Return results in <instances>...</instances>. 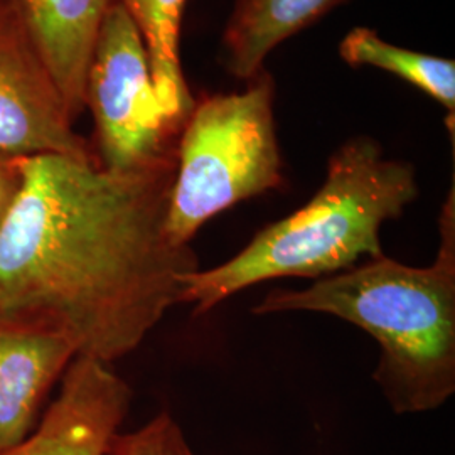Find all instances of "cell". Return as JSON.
I'll list each match as a JSON object with an SVG mask.
<instances>
[{"instance_id":"9a60e30c","label":"cell","mask_w":455,"mask_h":455,"mask_svg":"<svg viewBox=\"0 0 455 455\" xmlns=\"http://www.w3.org/2000/svg\"><path fill=\"white\" fill-rule=\"evenodd\" d=\"M11 2H12V0H0V11H2V9H5Z\"/></svg>"},{"instance_id":"9c48e42d","label":"cell","mask_w":455,"mask_h":455,"mask_svg":"<svg viewBox=\"0 0 455 455\" xmlns=\"http://www.w3.org/2000/svg\"><path fill=\"white\" fill-rule=\"evenodd\" d=\"M75 358L63 336L0 329V454L28 437L41 402Z\"/></svg>"},{"instance_id":"52a82bcc","label":"cell","mask_w":455,"mask_h":455,"mask_svg":"<svg viewBox=\"0 0 455 455\" xmlns=\"http://www.w3.org/2000/svg\"><path fill=\"white\" fill-rule=\"evenodd\" d=\"M131 400L129 385L107 363L76 356L36 434L0 455H107Z\"/></svg>"},{"instance_id":"5bb4252c","label":"cell","mask_w":455,"mask_h":455,"mask_svg":"<svg viewBox=\"0 0 455 455\" xmlns=\"http://www.w3.org/2000/svg\"><path fill=\"white\" fill-rule=\"evenodd\" d=\"M20 184V159L0 157V223Z\"/></svg>"},{"instance_id":"ba28073f","label":"cell","mask_w":455,"mask_h":455,"mask_svg":"<svg viewBox=\"0 0 455 455\" xmlns=\"http://www.w3.org/2000/svg\"><path fill=\"white\" fill-rule=\"evenodd\" d=\"M19 22L76 120L98 33L114 0H12Z\"/></svg>"},{"instance_id":"3957f363","label":"cell","mask_w":455,"mask_h":455,"mask_svg":"<svg viewBox=\"0 0 455 455\" xmlns=\"http://www.w3.org/2000/svg\"><path fill=\"white\" fill-rule=\"evenodd\" d=\"M419 196L415 167L388 159L371 137L344 142L327 163L323 186L300 210L260 229L240 253L180 276V304L203 315L228 297L275 278L341 274L361 257L383 253L381 228Z\"/></svg>"},{"instance_id":"8fae6325","label":"cell","mask_w":455,"mask_h":455,"mask_svg":"<svg viewBox=\"0 0 455 455\" xmlns=\"http://www.w3.org/2000/svg\"><path fill=\"white\" fill-rule=\"evenodd\" d=\"M131 14L146 43L152 82L165 115L180 129L195 98L180 66V20L186 0H116Z\"/></svg>"},{"instance_id":"277c9868","label":"cell","mask_w":455,"mask_h":455,"mask_svg":"<svg viewBox=\"0 0 455 455\" xmlns=\"http://www.w3.org/2000/svg\"><path fill=\"white\" fill-rule=\"evenodd\" d=\"M274 101L275 82L261 69L243 92L195 103L180 132L164 220L174 246H191L220 212L283 186Z\"/></svg>"},{"instance_id":"7c38bea8","label":"cell","mask_w":455,"mask_h":455,"mask_svg":"<svg viewBox=\"0 0 455 455\" xmlns=\"http://www.w3.org/2000/svg\"><path fill=\"white\" fill-rule=\"evenodd\" d=\"M339 56L347 65L370 66L400 76L437 100L451 114V118H454L455 65L452 60L395 46L370 28H355L346 34L339 44Z\"/></svg>"},{"instance_id":"7a4b0ae2","label":"cell","mask_w":455,"mask_h":455,"mask_svg":"<svg viewBox=\"0 0 455 455\" xmlns=\"http://www.w3.org/2000/svg\"><path fill=\"white\" fill-rule=\"evenodd\" d=\"M439 231L437 257L428 267L381 255L302 291L275 289L253 312H321L358 325L379 346L373 378L393 411L437 410L455 391L454 189Z\"/></svg>"},{"instance_id":"8992f818","label":"cell","mask_w":455,"mask_h":455,"mask_svg":"<svg viewBox=\"0 0 455 455\" xmlns=\"http://www.w3.org/2000/svg\"><path fill=\"white\" fill-rule=\"evenodd\" d=\"M75 122L11 2L0 11V157L65 156L97 163Z\"/></svg>"},{"instance_id":"6da1fadb","label":"cell","mask_w":455,"mask_h":455,"mask_svg":"<svg viewBox=\"0 0 455 455\" xmlns=\"http://www.w3.org/2000/svg\"><path fill=\"white\" fill-rule=\"evenodd\" d=\"M176 163L112 172L65 156L20 159L0 223V329L49 332L110 364L180 304L191 246L164 231Z\"/></svg>"},{"instance_id":"4fadbf2b","label":"cell","mask_w":455,"mask_h":455,"mask_svg":"<svg viewBox=\"0 0 455 455\" xmlns=\"http://www.w3.org/2000/svg\"><path fill=\"white\" fill-rule=\"evenodd\" d=\"M107 455H196L176 420L164 411L132 434H116Z\"/></svg>"},{"instance_id":"5b68a950","label":"cell","mask_w":455,"mask_h":455,"mask_svg":"<svg viewBox=\"0 0 455 455\" xmlns=\"http://www.w3.org/2000/svg\"><path fill=\"white\" fill-rule=\"evenodd\" d=\"M95 122L101 169L142 172L176 163L180 129L156 93L146 43L125 7L114 0L86 73L84 110Z\"/></svg>"},{"instance_id":"30bf717a","label":"cell","mask_w":455,"mask_h":455,"mask_svg":"<svg viewBox=\"0 0 455 455\" xmlns=\"http://www.w3.org/2000/svg\"><path fill=\"white\" fill-rule=\"evenodd\" d=\"M346 0H236L223 33L228 71L250 82L274 49Z\"/></svg>"}]
</instances>
